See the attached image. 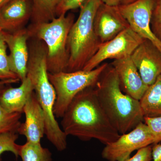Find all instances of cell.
<instances>
[{"mask_svg": "<svg viewBox=\"0 0 161 161\" xmlns=\"http://www.w3.org/2000/svg\"><path fill=\"white\" fill-rule=\"evenodd\" d=\"M145 40L129 27L114 39L101 43L96 53L82 70H92L107 59L117 60L129 58Z\"/></svg>", "mask_w": 161, "mask_h": 161, "instance_id": "ba28073f", "label": "cell"}, {"mask_svg": "<svg viewBox=\"0 0 161 161\" xmlns=\"http://www.w3.org/2000/svg\"><path fill=\"white\" fill-rule=\"evenodd\" d=\"M28 47L29 58L26 77L31 81L45 115L47 138L58 151L61 152L66 149L67 136L60 128L54 114L56 93L48 77L47 47L44 42L39 40L30 41Z\"/></svg>", "mask_w": 161, "mask_h": 161, "instance_id": "7a4b0ae2", "label": "cell"}, {"mask_svg": "<svg viewBox=\"0 0 161 161\" xmlns=\"http://www.w3.org/2000/svg\"><path fill=\"white\" fill-rule=\"evenodd\" d=\"M34 92L29 78L26 77L21 81L18 87L10 86L0 95V105L10 113H23V109L28 99Z\"/></svg>", "mask_w": 161, "mask_h": 161, "instance_id": "2e32d148", "label": "cell"}, {"mask_svg": "<svg viewBox=\"0 0 161 161\" xmlns=\"http://www.w3.org/2000/svg\"><path fill=\"white\" fill-rule=\"evenodd\" d=\"M130 58L148 86L154 83L161 75V52L150 40L145 39Z\"/></svg>", "mask_w": 161, "mask_h": 161, "instance_id": "8fae6325", "label": "cell"}, {"mask_svg": "<svg viewBox=\"0 0 161 161\" xmlns=\"http://www.w3.org/2000/svg\"><path fill=\"white\" fill-rule=\"evenodd\" d=\"M95 89L101 106L120 135L143 122L139 100L123 92L117 73L111 64H108L101 75Z\"/></svg>", "mask_w": 161, "mask_h": 161, "instance_id": "3957f363", "label": "cell"}, {"mask_svg": "<svg viewBox=\"0 0 161 161\" xmlns=\"http://www.w3.org/2000/svg\"><path fill=\"white\" fill-rule=\"evenodd\" d=\"M18 138L17 132H8L0 134V161H2V154L6 152H11L16 157L19 156L20 145L16 143Z\"/></svg>", "mask_w": 161, "mask_h": 161, "instance_id": "7402d4cb", "label": "cell"}, {"mask_svg": "<svg viewBox=\"0 0 161 161\" xmlns=\"http://www.w3.org/2000/svg\"><path fill=\"white\" fill-rule=\"evenodd\" d=\"M152 148L153 161H161V143L153 144Z\"/></svg>", "mask_w": 161, "mask_h": 161, "instance_id": "4316f807", "label": "cell"}, {"mask_svg": "<svg viewBox=\"0 0 161 161\" xmlns=\"http://www.w3.org/2000/svg\"><path fill=\"white\" fill-rule=\"evenodd\" d=\"M111 65L117 73L123 92L136 100H140L149 86L144 82L130 57L114 60Z\"/></svg>", "mask_w": 161, "mask_h": 161, "instance_id": "5bb4252c", "label": "cell"}, {"mask_svg": "<svg viewBox=\"0 0 161 161\" xmlns=\"http://www.w3.org/2000/svg\"><path fill=\"white\" fill-rule=\"evenodd\" d=\"M108 65V64L104 63L91 71L48 73L50 81L56 93L53 110L56 118H62L70 103L78 93L87 88L95 86Z\"/></svg>", "mask_w": 161, "mask_h": 161, "instance_id": "8992f818", "label": "cell"}, {"mask_svg": "<svg viewBox=\"0 0 161 161\" xmlns=\"http://www.w3.org/2000/svg\"><path fill=\"white\" fill-rule=\"evenodd\" d=\"M20 80H0V95L6 89V88L11 86L12 84L18 83Z\"/></svg>", "mask_w": 161, "mask_h": 161, "instance_id": "83f0119b", "label": "cell"}, {"mask_svg": "<svg viewBox=\"0 0 161 161\" xmlns=\"http://www.w3.org/2000/svg\"><path fill=\"white\" fill-rule=\"evenodd\" d=\"M62 118L61 127L65 134L82 141L93 139L107 145L117 140L120 135L101 106L95 86L78 93Z\"/></svg>", "mask_w": 161, "mask_h": 161, "instance_id": "6da1fadb", "label": "cell"}, {"mask_svg": "<svg viewBox=\"0 0 161 161\" xmlns=\"http://www.w3.org/2000/svg\"><path fill=\"white\" fill-rule=\"evenodd\" d=\"M75 19V15L69 13L47 23L31 24L27 28L31 37L42 40L46 44L47 71L50 74L66 72L69 60L68 38Z\"/></svg>", "mask_w": 161, "mask_h": 161, "instance_id": "5b68a950", "label": "cell"}, {"mask_svg": "<svg viewBox=\"0 0 161 161\" xmlns=\"http://www.w3.org/2000/svg\"><path fill=\"white\" fill-rule=\"evenodd\" d=\"M4 40L9 48V66L20 81L26 77L29 58L28 40L31 38L28 28H23L13 33L3 31Z\"/></svg>", "mask_w": 161, "mask_h": 161, "instance_id": "30bf717a", "label": "cell"}, {"mask_svg": "<svg viewBox=\"0 0 161 161\" xmlns=\"http://www.w3.org/2000/svg\"><path fill=\"white\" fill-rule=\"evenodd\" d=\"M154 2V0H137L128 5L118 6L131 29L142 38L152 42L161 52V42L150 27Z\"/></svg>", "mask_w": 161, "mask_h": 161, "instance_id": "9c48e42d", "label": "cell"}, {"mask_svg": "<svg viewBox=\"0 0 161 161\" xmlns=\"http://www.w3.org/2000/svg\"><path fill=\"white\" fill-rule=\"evenodd\" d=\"M137 0H119L120 5H126L128 4H131L136 2Z\"/></svg>", "mask_w": 161, "mask_h": 161, "instance_id": "f546056e", "label": "cell"}, {"mask_svg": "<svg viewBox=\"0 0 161 161\" xmlns=\"http://www.w3.org/2000/svg\"><path fill=\"white\" fill-rule=\"evenodd\" d=\"M10 0H0V9L3 7L6 3H8Z\"/></svg>", "mask_w": 161, "mask_h": 161, "instance_id": "4dcf8cb0", "label": "cell"}, {"mask_svg": "<svg viewBox=\"0 0 161 161\" xmlns=\"http://www.w3.org/2000/svg\"><path fill=\"white\" fill-rule=\"evenodd\" d=\"M19 156L23 161H53L52 154L47 148H44L40 143L27 142L20 145Z\"/></svg>", "mask_w": 161, "mask_h": 161, "instance_id": "d6986e66", "label": "cell"}, {"mask_svg": "<svg viewBox=\"0 0 161 161\" xmlns=\"http://www.w3.org/2000/svg\"><path fill=\"white\" fill-rule=\"evenodd\" d=\"M152 160V148L151 146L144 147L137 150L132 157L124 161H151Z\"/></svg>", "mask_w": 161, "mask_h": 161, "instance_id": "484cf974", "label": "cell"}, {"mask_svg": "<svg viewBox=\"0 0 161 161\" xmlns=\"http://www.w3.org/2000/svg\"><path fill=\"white\" fill-rule=\"evenodd\" d=\"M87 0H59L56 10V16L65 15L69 10L80 8Z\"/></svg>", "mask_w": 161, "mask_h": 161, "instance_id": "cb8c5ba5", "label": "cell"}, {"mask_svg": "<svg viewBox=\"0 0 161 161\" xmlns=\"http://www.w3.org/2000/svg\"><path fill=\"white\" fill-rule=\"evenodd\" d=\"M94 26L95 33L101 43L114 39L130 27L118 6H110L103 3L96 11Z\"/></svg>", "mask_w": 161, "mask_h": 161, "instance_id": "7c38bea8", "label": "cell"}, {"mask_svg": "<svg viewBox=\"0 0 161 161\" xmlns=\"http://www.w3.org/2000/svg\"><path fill=\"white\" fill-rule=\"evenodd\" d=\"M144 122L148 126L152 132L154 144L161 142V116L154 117H145Z\"/></svg>", "mask_w": 161, "mask_h": 161, "instance_id": "d4e9b609", "label": "cell"}, {"mask_svg": "<svg viewBox=\"0 0 161 161\" xmlns=\"http://www.w3.org/2000/svg\"><path fill=\"white\" fill-rule=\"evenodd\" d=\"M25 121L21 123L17 133L26 137L27 142L39 143L45 132L44 112L36 97L32 93L23 109Z\"/></svg>", "mask_w": 161, "mask_h": 161, "instance_id": "4fadbf2b", "label": "cell"}, {"mask_svg": "<svg viewBox=\"0 0 161 161\" xmlns=\"http://www.w3.org/2000/svg\"><path fill=\"white\" fill-rule=\"evenodd\" d=\"M22 114L8 112L0 105V134L8 132H17L21 124Z\"/></svg>", "mask_w": 161, "mask_h": 161, "instance_id": "ffe728a7", "label": "cell"}, {"mask_svg": "<svg viewBox=\"0 0 161 161\" xmlns=\"http://www.w3.org/2000/svg\"><path fill=\"white\" fill-rule=\"evenodd\" d=\"M103 3L112 6H119L120 5L119 0H102Z\"/></svg>", "mask_w": 161, "mask_h": 161, "instance_id": "f1b7e54d", "label": "cell"}, {"mask_svg": "<svg viewBox=\"0 0 161 161\" xmlns=\"http://www.w3.org/2000/svg\"><path fill=\"white\" fill-rule=\"evenodd\" d=\"M2 31V28H1V26H0V32Z\"/></svg>", "mask_w": 161, "mask_h": 161, "instance_id": "1f68e13d", "label": "cell"}, {"mask_svg": "<svg viewBox=\"0 0 161 161\" xmlns=\"http://www.w3.org/2000/svg\"><path fill=\"white\" fill-rule=\"evenodd\" d=\"M31 24L47 23L57 17L56 10L59 0H31Z\"/></svg>", "mask_w": 161, "mask_h": 161, "instance_id": "ac0fdd59", "label": "cell"}, {"mask_svg": "<svg viewBox=\"0 0 161 161\" xmlns=\"http://www.w3.org/2000/svg\"><path fill=\"white\" fill-rule=\"evenodd\" d=\"M150 27L153 33L161 42V0H154Z\"/></svg>", "mask_w": 161, "mask_h": 161, "instance_id": "603a6c76", "label": "cell"}, {"mask_svg": "<svg viewBox=\"0 0 161 161\" xmlns=\"http://www.w3.org/2000/svg\"><path fill=\"white\" fill-rule=\"evenodd\" d=\"M31 0H10L0 9V26L2 31L13 33L25 28L31 20Z\"/></svg>", "mask_w": 161, "mask_h": 161, "instance_id": "9a60e30c", "label": "cell"}, {"mask_svg": "<svg viewBox=\"0 0 161 161\" xmlns=\"http://www.w3.org/2000/svg\"><path fill=\"white\" fill-rule=\"evenodd\" d=\"M154 144L152 132L143 122L130 132L121 134L113 142L105 145L102 156L108 161H124L130 158L136 150Z\"/></svg>", "mask_w": 161, "mask_h": 161, "instance_id": "52a82bcc", "label": "cell"}, {"mask_svg": "<svg viewBox=\"0 0 161 161\" xmlns=\"http://www.w3.org/2000/svg\"><path fill=\"white\" fill-rule=\"evenodd\" d=\"M139 102L144 117L161 116V75L149 86Z\"/></svg>", "mask_w": 161, "mask_h": 161, "instance_id": "e0dca14e", "label": "cell"}, {"mask_svg": "<svg viewBox=\"0 0 161 161\" xmlns=\"http://www.w3.org/2000/svg\"><path fill=\"white\" fill-rule=\"evenodd\" d=\"M7 48L2 31L0 32V80H20L10 69Z\"/></svg>", "mask_w": 161, "mask_h": 161, "instance_id": "44dd1931", "label": "cell"}, {"mask_svg": "<svg viewBox=\"0 0 161 161\" xmlns=\"http://www.w3.org/2000/svg\"><path fill=\"white\" fill-rule=\"evenodd\" d=\"M102 0H87L80 7L79 16L72 26L68 38L69 60L66 72L83 69L100 45L94 21Z\"/></svg>", "mask_w": 161, "mask_h": 161, "instance_id": "277c9868", "label": "cell"}]
</instances>
